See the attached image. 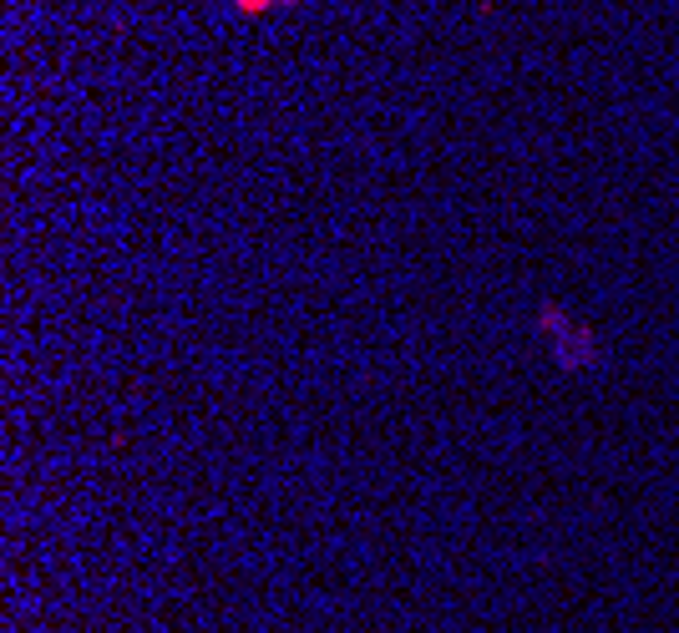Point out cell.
Wrapping results in <instances>:
<instances>
[{"instance_id":"1","label":"cell","mask_w":679,"mask_h":633,"mask_svg":"<svg viewBox=\"0 0 679 633\" xmlns=\"http://www.w3.org/2000/svg\"><path fill=\"white\" fill-rule=\"evenodd\" d=\"M239 11H259V6H274V0H234Z\"/></svg>"}]
</instances>
